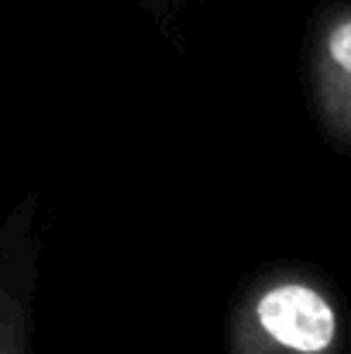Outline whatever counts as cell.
I'll return each mask as SVG.
<instances>
[{
  "label": "cell",
  "instance_id": "cell-1",
  "mask_svg": "<svg viewBox=\"0 0 351 354\" xmlns=\"http://www.w3.org/2000/svg\"><path fill=\"white\" fill-rule=\"evenodd\" d=\"M255 320L272 344L289 354H327L338 344V310L307 282H282L262 292Z\"/></svg>",
  "mask_w": 351,
  "mask_h": 354
},
{
  "label": "cell",
  "instance_id": "cell-2",
  "mask_svg": "<svg viewBox=\"0 0 351 354\" xmlns=\"http://www.w3.org/2000/svg\"><path fill=\"white\" fill-rule=\"evenodd\" d=\"M324 97L338 127L351 138V17L324 35Z\"/></svg>",
  "mask_w": 351,
  "mask_h": 354
}]
</instances>
